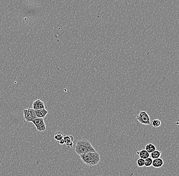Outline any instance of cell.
<instances>
[{
	"label": "cell",
	"instance_id": "obj_9",
	"mask_svg": "<svg viewBox=\"0 0 179 176\" xmlns=\"http://www.w3.org/2000/svg\"><path fill=\"white\" fill-rule=\"evenodd\" d=\"M145 150L148 153H151L152 152H153V151L156 150V148L154 144L150 143V144H148L146 145V147H145Z\"/></svg>",
	"mask_w": 179,
	"mask_h": 176
},
{
	"label": "cell",
	"instance_id": "obj_3",
	"mask_svg": "<svg viewBox=\"0 0 179 176\" xmlns=\"http://www.w3.org/2000/svg\"><path fill=\"white\" fill-rule=\"evenodd\" d=\"M136 119L142 124H151L149 116L145 111H140Z\"/></svg>",
	"mask_w": 179,
	"mask_h": 176
},
{
	"label": "cell",
	"instance_id": "obj_1",
	"mask_svg": "<svg viewBox=\"0 0 179 176\" xmlns=\"http://www.w3.org/2000/svg\"><path fill=\"white\" fill-rule=\"evenodd\" d=\"M75 151L79 155L86 153L96 152L90 142L86 139H81L77 141Z\"/></svg>",
	"mask_w": 179,
	"mask_h": 176
},
{
	"label": "cell",
	"instance_id": "obj_8",
	"mask_svg": "<svg viewBox=\"0 0 179 176\" xmlns=\"http://www.w3.org/2000/svg\"><path fill=\"white\" fill-rule=\"evenodd\" d=\"M136 154L139 155L140 158L144 159H146L148 157H149L150 155L149 153H148L145 149H142L140 151H138L136 152Z\"/></svg>",
	"mask_w": 179,
	"mask_h": 176
},
{
	"label": "cell",
	"instance_id": "obj_17",
	"mask_svg": "<svg viewBox=\"0 0 179 176\" xmlns=\"http://www.w3.org/2000/svg\"><path fill=\"white\" fill-rule=\"evenodd\" d=\"M145 161L144 159L140 158L137 160V164L138 167H140V168L143 167L145 166Z\"/></svg>",
	"mask_w": 179,
	"mask_h": 176
},
{
	"label": "cell",
	"instance_id": "obj_14",
	"mask_svg": "<svg viewBox=\"0 0 179 176\" xmlns=\"http://www.w3.org/2000/svg\"><path fill=\"white\" fill-rule=\"evenodd\" d=\"M44 121V118H37L36 119H34V120L32 121V123H33L34 125L36 126L37 125L40 124L41 123H42Z\"/></svg>",
	"mask_w": 179,
	"mask_h": 176
},
{
	"label": "cell",
	"instance_id": "obj_6",
	"mask_svg": "<svg viewBox=\"0 0 179 176\" xmlns=\"http://www.w3.org/2000/svg\"><path fill=\"white\" fill-rule=\"evenodd\" d=\"M35 112L36 116L37 118H45L48 113V111L45 109L35 110Z\"/></svg>",
	"mask_w": 179,
	"mask_h": 176
},
{
	"label": "cell",
	"instance_id": "obj_16",
	"mask_svg": "<svg viewBox=\"0 0 179 176\" xmlns=\"http://www.w3.org/2000/svg\"><path fill=\"white\" fill-rule=\"evenodd\" d=\"M161 124V121L159 119H155L152 122V125L154 127H159Z\"/></svg>",
	"mask_w": 179,
	"mask_h": 176
},
{
	"label": "cell",
	"instance_id": "obj_18",
	"mask_svg": "<svg viewBox=\"0 0 179 176\" xmlns=\"http://www.w3.org/2000/svg\"><path fill=\"white\" fill-rule=\"evenodd\" d=\"M66 146L69 147L70 148H73V147H74L73 142H69V144H66Z\"/></svg>",
	"mask_w": 179,
	"mask_h": 176
},
{
	"label": "cell",
	"instance_id": "obj_10",
	"mask_svg": "<svg viewBox=\"0 0 179 176\" xmlns=\"http://www.w3.org/2000/svg\"><path fill=\"white\" fill-rule=\"evenodd\" d=\"M161 152L160 151L157 150H156L155 151H154L153 152L151 153V158L153 159L160 158L161 157Z\"/></svg>",
	"mask_w": 179,
	"mask_h": 176
},
{
	"label": "cell",
	"instance_id": "obj_19",
	"mask_svg": "<svg viewBox=\"0 0 179 176\" xmlns=\"http://www.w3.org/2000/svg\"><path fill=\"white\" fill-rule=\"evenodd\" d=\"M58 142L60 144H61V145H63V144H65V142H64V139H62V140H60Z\"/></svg>",
	"mask_w": 179,
	"mask_h": 176
},
{
	"label": "cell",
	"instance_id": "obj_2",
	"mask_svg": "<svg viewBox=\"0 0 179 176\" xmlns=\"http://www.w3.org/2000/svg\"><path fill=\"white\" fill-rule=\"evenodd\" d=\"M79 156L82 161L89 166L96 165L100 161V155L97 152L86 153L79 155Z\"/></svg>",
	"mask_w": 179,
	"mask_h": 176
},
{
	"label": "cell",
	"instance_id": "obj_5",
	"mask_svg": "<svg viewBox=\"0 0 179 176\" xmlns=\"http://www.w3.org/2000/svg\"><path fill=\"white\" fill-rule=\"evenodd\" d=\"M33 109L34 110L45 109V104L43 101L40 99H37L33 103Z\"/></svg>",
	"mask_w": 179,
	"mask_h": 176
},
{
	"label": "cell",
	"instance_id": "obj_4",
	"mask_svg": "<svg viewBox=\"0 0 179 176\" xmlns=\"http://www.w3.org/2000/svg\"><path fill=\"white\" fill-rule=\"evenodd\" d=\"M24 117L25 121L27 122H32L34 119L37 118L35 110L32 108L24 109Z\"/></svg>",
	"mask_w": 179,
	"mask_h": 176
},
{
	"label": "cell",
	"instance_id": "obj_7",
	"mask_svg": "<svg viewBox=\"0 0 179 176\" xmlns=\"http://www.w3.org/2000/svg\"><path fill=\"white\" fill-rule=\"evenodd\" d=\"M164 164V161L163 159L161 158H158L154 159L153 160L152 166H153L155 168H160L163 166Z\"/></svg>",
	"mask_w": 179,
	"mask_h": 176
},
{
	"label": "cell",
	"instance_id": "obj_12",
	"mask_svg": "<svg viewBox=\"0 0 179 176\" xmlns=\"http://www.w3.org/2000/svg\"><path fill=\"white\" fill-rule=\"evenodd\" d=\"M35 127L37 129V130L39 131H40V132L44 131L46 130V125H45V123H44V121L42 123H41L40 124Z\"/></svg>",
	"mask_w": 179,
	"mask_h": 176
},
{
	"label": "cell",
	"instance_id": "obj_15",
	"mask_svg": "<svg viewBox=\"0 0 179 176\" xmlns=\"http://www.w3.org/2000/svg\"><path fill=\"white\" fill-rule=\"evenodd\" d=\"M145 166L146 167H150V166L152 165V163H153V159L151 157H148L147 158L145 159Z\"/></svg>",
	"mask_w": 179,
	"mask_h": 176
},
{
	"label": "cell",
	"instance_id": "obj_13",
	"mask_svg": "<svg viewBox=\"0 0 179 176\" xmlns=\"http://www.w3.org/2000/svg\"><path fill=\"white\" fill-rule=\"evenodd\" d=\"M63 139H64V142H65V144H67L71 142H73V140H74V137L72 135H68V136L64 135Z\"/></svg>",
	"mask_w": 179,
	"mask_h": 176
},
{
	"label": "cell",
	"instance_id": "obj_11",
	"mask_svg": "<svg viewBox=\"0 0 179 176\" xmlns=\"http://www.w3.org/2000/svg\"><path fill=\"white\" fill-rule=\"evenodd\" d=\"M65 135H63V133L61 131H57L55 133L54 135V139H55L58 142H59L62 139H63Z\"/></svg>",
	"mask_w": 179,
	"mask_h": 176
}]
</instances>
